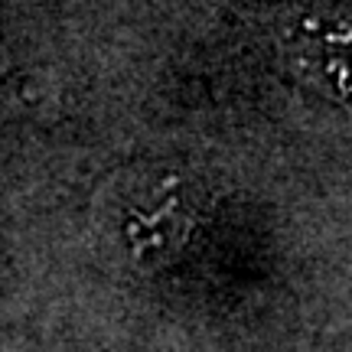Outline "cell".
<instances>
[{"label":"cell","instance_id":"cell-1","mask_svg":"<svg viewBox=\"0 0 352 352\" xmlns=\"http://www.w3.org/2000/svg\"><path fill=\"white\" fill-rule=\"evenodd\" d=\"M284 46L294 69L303 72L314 85L346 95V52H349V26L346 20L323 10H303L284 30Z\"/></svg>","mask_w":352,"mask_h":352},{"label":"cell","instance_id":"cell-2","mask_svg":"<svg viewBox=\"0 0 352 352\" xmlns=\"http://www.w3.org/2000/svg\"><path fill=\"white\" fill-rule=\"evenodd\" d=\"M176 212H179V199L170 196V199L164 202V209H157V212L131 215L127 239H131V245H134V252H138L140 258H144V254H170L173 248H179V245L186 241L183 235L170 232V226H164V222L176 219Z\"/></svg>","mask_w":352,"mask_h":352}]
</instances>
